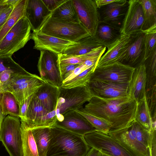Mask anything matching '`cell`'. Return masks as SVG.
Here are the masks:
<instances>
[{"label":"cell","mask_w":156,"mask_h":156,"mask_svg":"<svg viewBox=\"0 0 156 156\" xmlns=\"http://www.w3.org/2000/svg\"><path fill=\"white\" fill-rule=\"evenodd\" d=\"M88 102L84 110L109 122V132L126 128L135 120L137 102L129 96L106 99L93 96Z\"/></svg>","instance_id":"6da1fadb"},{"label":"cell","mask_w":156,"mask_h":156,"mask_svg":"<svg viewBox=\"0 0 156 156\" xmlns=\"http://www.w3.org/2000/svg\"><path fill=\"white\" fill-rule=\"evenodd\" d=\"M46 156H84L90 148L83 136L54 126Z\"/></svg>","instance_id":"7a4b0ae2"},{"label":"cell","mask_w":156,"mask_h":156,"mask_svg":"<svg viewBox=\"0 0 156 156\" xmlns=\"http://www.w3.org/2000/svg\"><path fill=\"white\" fill-rule=\"evenodd\" d=\"M39 32L75 42L91 35L80 22L74 23L60 20L52 17L51 15Z\"/></svg>","instance_id":"3957f363"},{"label":"cell","mask_w":156,"mask_h":156,"mask_svg":"<svg viewBox=\"0 0 156 156\" xmlns=\"http://www.w3.org/2000/svg\"><path fill=\"white\" fill-rule=\"evenodd\" d=\"M93 96L86 86L70 88L59 87V94L55 109L57 121L61 122L63 115L71 111H76L83 107Z\"/></svg>","instance_id":"277c9868"},{"label":"cell","mask_w":156,"mask_h":156,"mask_svg":"<svg viewBox=\"0 0 156 156\" xmlns=\"http://www.w3.org/2000/svg\"><path fill=\"white\" fill-rule=\"evenodd\" d=\"M31 28L27 18L20 19L0 42V58L12 57L31 39Z\"/></svg>","instance_id":"5b68a950"},{"label":"cell","mask_w":156,"mask_h":156,"mask_svg":"<svg viewBox=\"0 0 156 156\" xmlns=\"http://www.w3.org/2000/svg\"><path fill=\"white\" fill-rule=\"evenodd\" d=\"M21 122L18 117L9 115L4 118L0 130V141L10 156H23Z\"/></svg>","instance_id":"8992f818"},{"label":"cell","mask_w":156,"mask_h":156,"mask_svg":"<svg viewBox=\"0 0 156 156\" xmlns=\"http://www.w3.org/2000/svg\"><path fill=\"white\" fill-rule=\"evenodd\" d=\"M135 69L115 62L96 66L89 81L99 80L119 83L130 82Z\"/></svg>","instance_id":"52a82bcc"},{"label":"cell","mask_w":156,"mask_h":156,"mask_svg":"<svg viewBox=\"0 0 156 156\" xmlns=\"http://www.w3.org/2000/svg\"><path fill=\"white\" fill-rule=\"evenodd\" d=\"M90 148L95 149L108 156H133L108 134L97 131L83 136Z\"/></svg>","instance_id":"ba28073f"},{"label":"cell","mask_w":156,"mask_h":156,"mask_svg":"<svg viewBox=\"0 0 156 156\" xmlns=\"http://www.w3.org/2000/svg\"><path fill=\"white\" fill-rule=\"evenodd\" d=\"M145 33L141 31L130 35L128 45L116 62L134 69L144 63Z\"/></svg>","instance_id":"9c48e42d"},{"label":"cell","mask_w":156,"mask_h":156,"mask_svg":"<svg viewBox=\"0 0 156 156\" xmlns=\"http://www.w3.org/2000/svg\"><path fill=\"white\" fill-rule=\"evenodd\" d=\"M37 65L40 77L45 82L59 87L62 81L58 65V55L51 51H40Z\"/></svg>","instance_id":"30bf717a"},{"label":"cell","mask_w":156,"mask_h":156,"mask_svg":"<svg viewBox=\"0 0 156 156\" xmlns=\"http://www.w3.org/2000/svg\"><path fill=\"white\" fill-rule=\"evenodd\" d=\"M108 134L133 156H149L148 148L136 139L135 120L127 127L109 132Z\"/></svg>","instance_id":"8fae6325"},{"label":"cell","mask_w":156,"mask_h":156,"mask_svg":"<svg viewBox=\"0 0 156 156\" xmlns=\"http://www.w3.org/2000/svg\"><path fill=\"white\" fill-rule=\"evenodd\" d=\"M93 96L104 98L129 96L130 82L119 83L108 81H89L86 86Z\"/></svg>","instance_id":"7c38bea8"},{"label":"cell","mask_w":156,"mask_h":156,"mask_svg":"<svg viewBox=\"0 0 156 156\" xmlns=\"http://www.w3.org/2000/svg\"><path fill=\"white\" fill-rule=\"evenodd\" d=\"M80 21L91 35L95 34L99 22L98 8L94 0H72Z\"/></svg>","instance_id":"4fadbf2b"},{"label":"cell","mask_w":156,"mask_h":156,"mask_svg":"<svg viewBox=\"0 0 156 156\" xmlns=\"http://www.w3.org/2000/svg\"><path fill=\"white\" fill-rule=\"evenodd\" d=\"M129 6V0H116L98 8L99 21L121 28Z\"/></svg>","instance_id":"5bb4252c"},{"label":"cell","mask_w":156,"mask_h":156,"mask_svg":"<svg viewBox=\"0 0 156 156\" xmlns=\"http://www.w3.org/2000/svg\"><path fill=\"white\" fill-rule=\"evenodd\" d=\"M31 39L34 42V49L40 51H49L58 55L63 54L66 50L77 43V42L63 40L39 32L32 33Z\"/></svg>","instance_id":"9a60e30c"},{"label":"cell","mask_w":156,"mask_h":156,"mask_svg":"<svg viewBox=\"0 0 156 156\" xmlns=\"http://www.w3.org/2000/svg\"><path fill=\"white\" fill-rule=\"evenodd\" d=\"M129 6L121 29L122 34L130 35L141 31L144 18L139 0H129Z\"/></svg>","instance_id":"2e32d148"},{"label":"cell","mask_w":156,"mask_h":156,"mask_svg":"<svg viewBox=\"0 0 156 156\" xmlns=\"http://www.w3.org/2000/svg\"><path fill=\"white\" fill-rule=\"evenodd\" d=\"M63 117L62 120H57L55 126L82 136L96 131L85 118L75 111H69Z\"/></svg>","instance_id":"e0dca14e"},{"label":"cell","mask_w":156,"mask_h":156,"mask_svg":"<svg viewBox=\"0 0 156 156\" xmlns=\"http://www.w3.org/2000/svg\"><path fill=\"white\" fill-rule=\"evenodd\" d=\"M49 10L42 0H27L25 16L34 32H37L51 16Z\"/></svg>","instance_id":"ac0fdd59"},{"label":"cell","mask_w":156,"mask_h":156,"mask_svg":"<svg viewBox=\"0 0 156 156\" xmlns=\"http://www.w3.org/2000/svg\"><path fill=\"white\" fill-rule=\"evenodd\" d=\"M59 94V87L45 82L33 95L48 112L55 109Z\"/></svg>","instance_id":"d6986e66"},{"label":"cell","mask_w":156,"mask_h":156,"mask_svg":"<svg viewBox=\"0 0 156 156\" xmlns=\"http://www.w3.org/2000/svg\"><path fill=\"white\" fill-rule=\"evenodd\" d=\"M146 76L144 63L135 68L130 82L129 96L137 102L145 96Z\"/></svg>","instance_id":"ffe728a7"},{"label":"cell","mask_w":156,"mask_h":156,"mask_svg":"<svg viewBox=\"0 0 156 156\" xmlns=\"http://www.w3.org/2000/svg\"><path fill=\"white\" fill-rule=\"evenodd\" d=\"M130 38V35L122 34L119 39L108 48L107 51L100 58L96 66L116 62L119 57L126 48Z\"/></svg>","instance_id":"44dd1931"},{"label":"cell","mask_w":156,"mask_h":156,"mask_svg":"<svg viewBox=\"0 0 156 156\" xmlns=\"http://www.w3.org/2000/svg\"><path fill=\"white\" fill-rule=\"evenodd\" d=\"M45 82L40 77L37 76L17 86L10 92L13 95L20 106L24 101L34 94Z\"/></svg>","instance_id":"7402d4cb"},{"label":"cell","mask_w":156,"mask_h":156,"mask_svg":"<svg viewBox=\"0 0 156 156\" xmlns=\"http://www.w3.org/2000/svg\"><path fill=\"white\" fill-rule=\"evenodd\" d=\"M122 34L120 28L99 21L94 37L99 43L108 48Z\"/></svg>","instance_id":"603a6c76"},{"label":"cell","mask_w":156,"mask_h":156,"mask_svg":"<svg viewBox=\"0 0 156 156\" xmlns=\"http://www.w3.org/2000/svg\"><path fill=\"white\" fill-rule=\"evenodd\" d=\"M102 46L94 36L90 35L81 39L76 44L66 50L63 54L66 55H83Z\"/></svg>","instance_id":"cb8c5ba5"},{"label":"cell","mask_w":156,"mask_h":156,"mask_svg":"<svg viewBox=\"0 0 156 156\" xmlns=\"http://www.w3.org/2000/svg\"><path fill=\"white\" fill-rule=\"evenodd\" d=\"M27 0H20L14 8L6 21L0 29V42L17 22L25 16Z\"/></svg>","instance_id":"d4e9b609"},{"label":"cell","mask_w":156,"mask_h":156,"mask_svg":"<svg viewBox=\"0 0 156 156\" xmlns=\"http://www.w3.org/2000/svg\"><path fill=\"white\" fill-rule=\"evenodd\" d=\"M146 76L145 93L156 91V48L144 60Z\"/></svg>","instance_id":"484cf974"},{"label":"cell","mask_w":156,"mask_h":156,"mask_svg":"<svg viewBox=\"0 0 156 156\" xmlns=\"http://www.w3.org/2000/svg\"><path fill=\"white\" fill-rule=\"evenodd\" d=\"M21 122L23 156H39L31 130L28 127L24 122Z\"/></svg>","instance_id":"4316f807"},{"label":"cell","mask_w":156,"mask_h":156,"mask_svg":"<svg viewBox=\"0 0 156 156\" xmlns=\"http://www.w3.org/2000/svg\"><path fill=\"white\" fill-rule=\"evenodd\" d=\"M143 8L144 20L141 31L156 26V0H139Z\"/></svg>","instance_id":"83f0119b"},{"label":"cell","mask_w":156,"mask_h":156,"mask_svg":"<svg viewBox=\"0 0 156 156\" xmlns=\"http://www.w3.org/2000/svg\"><path fill=\"white\" fill-rule=\"evenodd\" d=\"M51 16L65 21L80 23L72 0H67L52 12Z\"/></svg>","instance_id":"f1b7e54d"},{"label":"cell","mask_w":156,"mask_h":156,"mask_svg":"<svg viewBox=\"0 0 156 156\" xmlns=\"http://www.w3.org/2000/svg\"><path fill=\"white\" fill-rule=\"evenodd\" d=\"M35 141L39 156H46L51 139L50 128L31 129Z\"/></svg>","instance_id":"f546056e"},{"label":"cell","mask_w":156,"mask_h":156,"mask_svg":"<svg viewBox=\"0 0 156 156\" xmlns=\"http://www.w3.org/2000/svg\"><path fill=\"white\" fill-rule=\"evenodd\" d=\"M135 120L149 132L153 123L146 96L137 102Z\"/></svg>","instance_id":"4dcf8cb0"},{"label":"cell","mask_w":156,"mask_h":156,"mask_svg":"<svg viewBox=\"0 0 156 156\" xmlns=\"http://www.w3.org/2000/svg\"><path fill=\"white\" fill-rule=\"evenodd\" d=\"M0 106L3 114L19 118V106L13 95L8 91L2 93L0 95Z\"/></svg>","instance_id":"1f68e13d"},{"label":"cell","mask_w":156,"mask_h":156,"mask_svg":"<svg viewBox=\"0 0 156 156\" xmlns=\"http://www.w3.org/2000/svg\"><path fill=\"white\" fill-rule=\"evenodd\" d=\"M75 111L85 118L95 128L96 131L108 134L111 128V125L109 122L87 113L83 107Z\"/></svg>","instance_id":"d6a6232c"},{"label":"cell","mask_w":156,"mask_h":156,"mask_svg":"<svg viewBox=\"0 0 156 156\" xmlns=\"http://www.w3.org/2000/svg\"><path fill=\"white\" fill-rule=\"evenodd\" d=\"M49 112L33 96L26 113V120L24 122L28 125L37 118L44 116Z\"/></svg>","instance_id":"836d02e7"},{"label":"cell","mask_w":156,"mask_h":156,"mask_svg":"<svg viewBox=\"0 0 156 156\" xmlns=\"http://www.w3.org/2000/svg\"><path fill=\"white\" fill-rule=\"evenodd\" d=\"M96 66V65L92 66L69 81L63 82L61 87L65 88H70L86 86Z\"/></svg>","instance_id":"e575fe53"},{"label":"cell","mask_w":156,"mask_h":156,"mask_svg":"<svg viewBox=\"0 0 156 156\" xmlns=\"http://www.w3.org/2000/svg\"><path fill=\"white\" fill-rule=\"evenodd\" d=\"M57 120L56 110L37 118L27 126L31 129L42 128H51L55 125Z\"/></svg>","instance_id":"d590c367"},{"label":"cell","mask_w":156,"mask_h":156,"mask_svg":"<svg viewBox=\"0 0 156 156\" xmlns=\"http://www.w3.org/2000/svg\"><path fill=\"white\" fill-rule=\"evenodd\" d=\"M37 76L28 72L15 76L2 85V93L6 91L10 92L17 86Z\"/></svg>","instance_id":"8d00e7d4"},{"label":"cell","mask_w":156,"mask_h":156,"mask_svg":"<svg viewBox=\"0 0 156 156\" xmlns=\"http://www.w3.org/2000/svg\"><path fill=\"white\" fill-rule=\"evenodd\" d=\"M145 56L146 59L156 48V26L149 29L145 33Z\"/></svg>","instance_id":"74e56055"},{"label":"cell","mask_w":156,"mask_h":156,"mask_svg":"<svg viewBox=\"0 0 156 156\" xmlns=\"http://www.w3.org/2000/svg\"><path fill=\"white\" fill-rule=\"evenodd\" d=\"M9 70L18 73L27 72L16 63L12 57L0 58V73L4 71Z\"/></svg>","instance_id":"f35d334b"},{"label":"cell","mask_w":156,"mask_h":156,"mask_svg":"<svg viewBox=\"0 0 156 156\" xmlns=\"http://www.w3.org/2000/svg\"><path fill=\"white\" fill-rule=\"evenodd\" d=\"M136 134L137 140L148 148L150 132L135 120Z\"/></svg>","instance_id":"ab89813d"},{"label":"cell","mask_w":156,"mask_h":156,"mask_svg":"<svg viewBox=\"0 0 156 156\" xmlns=\"http://www.w3.org/2000/svg\"><path fill=\"white\" fill-rule=\"evenodd\" d=\"M156 125L152 126L150 132L148 146L149 156H156Z\"/></svg>","instance_id":"60d3db41"},{"label":"cell","mask_w":156,"mask_h":156,"mask_svg":"<svg viewBox=\"0 0 156 156\" xmlns=\"http://www.w3.org/2000/svg\"><path fill=\"white\" fill-rule=\"evenodd\" d=\"M14 6L8 5L0 10V29L9 18Z\"/></svg>","instance_id":"b9f144b4"},{"label":"cell","mask_w":156,"mask_h":156,"mask_svg":"<svg viewBox=\"0 0 156 156\" xmlns=\"http://www.w3.org/2000/svg\"><path fill=\"white\" fill-rule=\"evenodd\" d=\"M33 95L24 101L23 103L19 106V118L21 121L25 122L26 120V113Z\"/></svg>","instance_id":"7bdbcfd3"},{"label":"cell","mask_w":156,"mask_h":156,"mask_svg":"<svg viewBox=\"0 0 156 156\" xmlns=\"http://www.w3.org/2000/svg\"><path fill=\"white\" fill-rule=\"evenodd\" d=\"M91 66H89L84 62L76 68L63 81L62 83L69 81Z\"/></svg>","instance_id":"ee69618b"},{"label":"cell","mask_w":156,"mask_h":156,"mask_svg":"<svg viewBox=\"0 0 156 156\" xmlns=\"http://www.w3.org/2000/svg\"><path fill=\"white\" fill-rule=\"evenodd\" d=\"M80 65V64H72L59 67L62 82L76 68Z\"/></svg>","instance_id":"f6af8a7d"},{"label":"cell","mask_w":156,"mask_h":156,"mask_svg":"<svg viewBox=\"0 0 156 156\" xmlns=\"http://www.w3.org/2000/svg\"><path fill=\"white\" fill-rule=\"evenodd\" d=\"M47 8L52 12L67 0H42Z\"/></svg>","instance_id":"bcb514c9"},{"label":"cell","mask_w":156,"mask_h":156,"mask_svg":"<svg viewBox=\"0 0 156 156\" xmlns=\"http://www.w3.org/2000/svg\"><path fill=\"white\" fill-rule=\"evenodd\" d=\"M102 154L99 151L94 148H90L84 156H102Z\"/></svg>","instance_id":"7dc6e473"},{"label":"cell","mask_w":156,"mask_h":156,"mask_svg":"<svg viewBox=\"0 0 156 156\" xmlns=\"http://www.w3.org/2000/svg\"><path fill=\"white\" fill-rule=\"evenodd\" d=\"M116 0H95V2L98 8L105 5L115 1Z\"/></svg>","instance_id":"c3c4849f"},{"label":"cell","mask_w":156,"mask_h":156,"mask_svg":"<svg viewBox=\"0 0 156 156\" xmlns=\"http://www.w3.org/2000/svg\"><path fill=\"white\" fill-rule=\"evenodd\" d=\"M5 116L3 114L0 106V130L3 120Z\"/></svg>","instance_id":"681fc988"},{"label":"cell","mask_w":156,"mask_h":156,"mask_svg":"<svg viewBox=\"0 0 156 156\" xmlns=\"http://www.w3.org/2000/svg\"><path fill=\"white\" fill-rule=\"evenodd\" d=\"M20 0H6L7 4L14 6Z\"/></svg>","instance_id":"f907efd6"},{"label":"cell","mask_w":156,"mask_h":156,"mask_svg":"<svg viewBox=\"0 0 156 156\" xmlns=\"http://www.w3.org/2000/svg\"><path fill=\"white\" fill-rule=\"evenodd\" d=\"M8 5L6 0H0V10Z\"/></svg>","instance_id":"816d5d0a"},{"label":"cell","mask_w":156,"mask_h":156,"mask_svg":"<svg viewBox=\"0 0 156 156\" xmlns=\"http://www.w3.org/2000/svg\"><path fill=\"white\" fill-rule=\"evenodd\" d=\"M2 83L0 79V95L2 93Z\"/></svg>","instance_id":"f5cc1de1"},{"label":"cell","mask_w":156,"mask_h":156,"mask_svg":"<svg viewBox=\"0 0 156 156\" xmlns=\"http://www.w3.org/2000/svg\"><path fill=\"white\" fill-rule=\"evenodd\" d=\"M102 156H108L105 154H102Z\"/></svg>","instance_id":"db71d44e"}]
</instances>
